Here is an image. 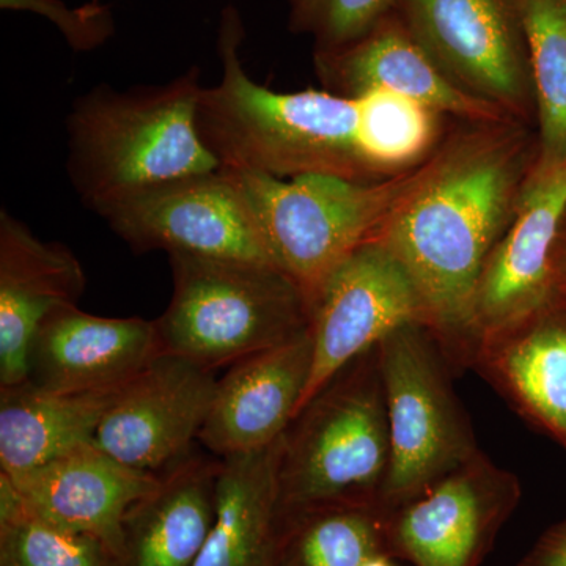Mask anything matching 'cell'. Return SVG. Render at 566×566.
Masks as SVG:
<instances>
[{"label":"cell","instance_id":"cell-31","mask_svg":"<svg viewBox=\"0 0 566 566\" xmlns=\"http://www.w3.org/2000/svg\"><path fill=\"white\" fill-rule=\"evenodd\" d=\"M390 556L387 554H379V556H375L365 560L360 566H395L392 562L389 560Z\"/></svg>","mask_w":566,"mask_h":566},{"label":"cell","instance_id":"cell-24","mask_svg":"<svg viewBox=\"0 0 566 566\" xmlns=\"http://www.w3.org/2000/svg\"><path fill=\"white\" fill-rule=\"evenodd\" d=\"M526 32L535 115L536 161L566 156V0H517Z\"/></svg>","mask_w":566,"mask_h":566},{"label":"cell","instance_id":"cell-21","mask_svg":"<svg viewBox=\"0 0 566 566\" xmlns=\"http://www.w3.org/2000/svg\"><path fill=\"white\" fill-rule=\"evenodd\" d=\"M125 386L92 392H51L29 381L2 387L0 471L25 474L95 444L104 416Z\"/></svg>","mask_w":566,"mask_h":566},{"label":"cell","instance_id":"cell-15","mask_svg":"<svg viewBox=\"0 0 566 566\" xmlns=\"http://www.w3.org/2000/svg\"><path fill=\"white\" fill-rule=\"evenodd\" d=\"M311 329L289 344L252 354L218 379L199 442L227 458L274 444L300 411L311 378Z\"/></svg>","mask_w":566,"mask_h":566},{"label":"cell","instance_id":"cell-12","mask_svg":"<svg viewBox=\"0 0 566 566\" xmlns=\"http://www.w3.org/2000/svg\"><path fill=\"white\" fill-rule=\"evenodd\" d=\"M521 483L480 450L387 516L390 556L415 566H479L515 512Z\"/></svg>","mask_w":566,"mask_h":566},{"label":"cell","instance_id":"cell-6","mask_svg":"<svg viewBox=\"0 0 566 566\" xmlns=\"http://www.w3.org/2000/svg\"><path fill=\"white\" fill-rule=\"evenodd\" d=\"M419 167L370 182L323 174L275 178L221 169L243 191L271 262L300 283L311 300L335 264L375 240Z\"/></svg>","mask_w":566,"mask_h":566},{"label":"cell","instance_id":"cell-7","mask_svg":"<svg viewBox=\"0 0 566 566\" xmlns=\"http://www.w3.org/2000/svg\"><path fill=\"white\" fill-rule=\"evenodd\" d=\"M378 353L390 436L381 506L390 513L415 501L480 449L453 390V365L427 324H401L379 342Z\"/></svg>","mask_w":566,"mask_h":566},{"label":"cell","instance_id":"cell-9","mask_svg":"<svg viewBox=\"0 0 566 566\" xmlns=\"http://www.w3.org/2000/svg\"><path fill=\"white\" fill-rule=\"evenodd\" d=\"M395 11L458 87L517 120L535 111L517 0H398Z\"/></svg>","mask_w":566,"mask_h":566},{"label":"cell","instance_id":"cell-23","mask_svg":"<svg viewBox=\"0 0 566 566\" xmlns=\"http://www.w3.org/2000/svg\"><path fill=\"white\" fill-rule=\"evenodd\" d=\"M381 506L311 510L279 520L275 566H360L389 553Z\"/></svg>","mask_w":566,"mask_h":566},{"label":"cell","instance_id":"cell-3","mask_svg":"<svg viewBox=\"0 0 566 566\" xmlns=\"http://www.w3.org/2000/svg\"><path fill=\"white\" fill-rule=\"evenodd\" d=\"M199 66L163 85L96 87L74 103L66 169L82 203L102 216L134 193L211 174L221 163L197 129Z\"/></svg>","mask_w":566,"mask_h":566},{"label":"cell","instance_id":"cell-26","mask_svg":"<svg viewBox=\"0 0 566 566\" xmlns=\"http://www.w3.org/2000/svg\"><path fill=\"white\" fill-rule=\"evenodd\" d=\"M357 99L365 150L379 177L408 172L433 155L441 114L394 92H371Z\"/></svg>","mask_w":566,"mask_h":566},{"label":"cell","instance_id":"cell-14","mask_svg":"<svg viewBox=\"0 0 566 566\" xmlns=\"http://www.w3.org/2000/svg\"><path fill=\"white\" fill-rule=\"evenodd\" d=\"M315 69L326 91L345 98L386 91L472 125L517 120L450 81L395 10L363 39L315 51Z\"/></svg>","mask_w":566,"mask_h":566},{"label":"cell","instance_id":"cell-22","mask_svg":"<svg viewBox=\"0 0 566 566\" xmlns=\"http://www.w3.org/2000/svg\"><path fill=\"white\" fill-rule=\"evenodd\" d=\"M282 442L222 458L218 515L193 566H275Z\"/></svg>","mask_w":566,"mask_h":566},{"label":"cell","instance_id":"cell-5","mask_svg":"<svg viewBox=\"0 0 566 566\" xmlns=\"http://www.w3.org/2000/svg\"><path fill=\"white\" fill-rule=\"evenodd\" d=\"M174 293L156 319L161 353L214 371L307 333L311 303L271 263L169 253Z\"/></svg>","mask_w":566,"mask_h":566},{"label":"cell","instance_id":"cell-2","mask_svg":"<svg viewBox=\"0 0 566 566\" xmlns=\"http://www.w3.org/2000/svg\"><path fill=\"white\" fill-rule=\"evenodd\" d=\"M243 40L240 11L226 7L218 36L222 81L203 88L197 107V129L221 167L275 178L385 180L365 150L359 99L327 91L279 93L256 84L241 63Z\"/></svg>","mask_w":566,"mask_h":566},{"label":"cell","instance_id":"cell-19","mask_svg":"<svg viewBox=\"0 0 566 566\" xmlns=\"http://www.w3.org/2000/svg\"><path fill=\"white\" fill-rule=\"evenodd\" d=\"M221 458L191 455L159 474L123 524V566H193L218 515Z\"/></svg>","mask_w":566,"mask_h":566},{"label":"cell","instance_id":"cell-25","mask_svg":"<svg viewBox=\"0 0 566 566\" xmlns=\"http://www.w3.org/2000/svg\"><path fill=\"white\" fill-rule=\"evenodd\" d=\"M0 566H123L103 539L55 526L33 515L0 472Z\"/></svg>","mask_w":566,"mask_h":566},{"label":"cell","instance_id":"cell-10","mask_svg":"<svg viewBox=\"0 0 566 566\" xmlns=\"http://www.w3.org/2000/svg\"><path fill=\"white\" fill-rule=\"evenodd\" d=\"M308 301L314 360L300 411L338 371L398 326L427 324L411 275L378 240L335 264Z\"/></svg>","mask_w":566,"mask_h":566},{"label":"cell","instance_id":"cell-28","mask_svg":"<svg viewBox=\"0 0 566 566\" xmlns=\"http://www.w3.org/2000/svg\"><path fill=\"white\" fill-rule=\"evenodd\" d=\"M3 10L33 11L57 25L74 51L102 46L114 33L109 7L91 2L69 9L62 0H0Z\"/></svg>","mask_w":566,"mask_h":566},{"label":"cell","instance_id":"cell-8","mask_svg":"<svg viewBox=\"0 0 566 566\" xmlns=\"http://www.w3.org/2000/svg\"><path fill=\"white\" fill-rule=\"evenodd\" d=\"M565 227L566 156L535 159L476 285L469 365L480 346L554 307Z\"/></svg>","mask_w":566,"mask_h":566},{"label":"cell","instance_id":"cell-11","mask_svg":"<svg viewBox=\"0 0 566 566\" xmlns=\"http://www.w3.org/2000/svg\"><path fill=\"white\" fill-rule=\"evenodd\" d=\"M102 218L134 252L274 264L243 191L223 169L134 193Z\"/></svg>","mask_w":566,"mask_h":566},{"label":"cell","instance_id":"cell-16","mask_svg":"<svg viewBox=\"0 0 566 566\" xmlns=\"http://www.w3.org/2000/svg\"><path fill=\"white\" fill-rule=\"evenodd\" d=\"M159 354L155 322L104 318L63 305L33 337L28 381L51 392L114 389L128 385Z\"/></svg>","mask_w":566,"mask_h":566},{"label":"cell","instance_id":"cell-1","mask_svg":"<svg viewBox=\"0 0 566 566\" xmlns=\"http://www.w3.org/2000/svg\"><path fill=\"white\" fill-rule=\"evenodd\" d=\"M524 125H475L446 142L420 164L375 238L411 275L452 365L471 363L476 285L536 159L538 145Z\"/></svg>","mask_w":566,"mask_h":566},{"label":"cell","instance_id":"cell-30","mask_svg":"<svg viewBox=\"0 0 566 566\" xmlns=\"http://www.w3.org/2000/svg\"><path fill=\"white\" fill-rule=\"evenodd\" d=\"M566 305V227L564 241H562L560 263H558V282L556 304Z\"/></svg>","mask_w":566,"mask_h":566},{"label":"cell","instance_id":"cell-4","mask_svg":"<svg viewBox=\"0 0 566 566\" xmlns=\"http://www.w3.org/2000/svg\"><path fill=\"white\" fill-rule=\"evenodd\" d=\"M389 465V419L376 345L338 371L286 428L277 517L381 506Z\"/></svg>","mask_w":566,"mask_h":566},{"label":"cell","instance_id":"cell-18","mask_svg":"<svg viewBox=\"0 0 566 566\" xmlns=\"http://www.w3.org/2000/svg\"><path fill=\"white\" fill-rule=\"evenodd\" d=\"M10 476L33 515L96 536L120 558L126 516L159 483V475L129 468L95 444Z\"/></svg>","mask_w":566,"mask_h":566},{"label":"cell","instance_id":"cell-27","mask_svg":"<svg viewBox=\"0 0 566 566\" xmlns=\"http://www.w3.org/2000/svg\"><path fill=\"white\" fill-rule=\"evenodd\" d=\"M398 0H290V25L311 33L315 51H331L363 39L397 7Z\"/></svg>","mask_w":566,"mask_h":566},{"label":"cell","instance_id":"cell-29","mask_svg":"<svg viewBox=\"0 0 566 566\" xmlns=\"http://www.w3.org/2000/svg\"><path fill=\"white\" fill-rule=\"evenodd\" d=\"M520 566H566V517L547 528Z\"/></svg>","mask_w":566,"mask_h":566},{"label":"cell","instance_id":"cell-20","mask_svg":"<svg viewBox=\"0 0 566 566\" xmlns=\"http://www.w3.org/2000/svg\"><path fill=\"white\" fill-rule=\"evenodd\" d=\"M472 367L566 452V305L480 346Z\"/></svg>","mask_w":566,"mask_h":566},{"label":"cell","instance_id":"cell-13","mask_svg":"<svg viewBox=\"0 0 566 566\" xmlns=\"http://www.w3.org/2000/svg\"><path fill=\"white\" fill-rule=\"evenodd\" d=\"M216 387L214 371L161 353L123 387L95 446L137 471L163 474L199 441Z\"/></svg>","mask_w":566,"mask_h":566},{"label":"cell","instance_id":"cell-17","mask_svg":"<svg viewBox=\"0 0 566 566\" xmlns=\"http://www.w3.org/2000/svg\"><path fill=\"white\" fill-rule=\"evenodd\" d=\"M85 273L66 245L43 241L0 212V389L29 378V354L40 324L85 292Z\"/></svg>","mask_w":566,"mask_h":566}]
</instances>
